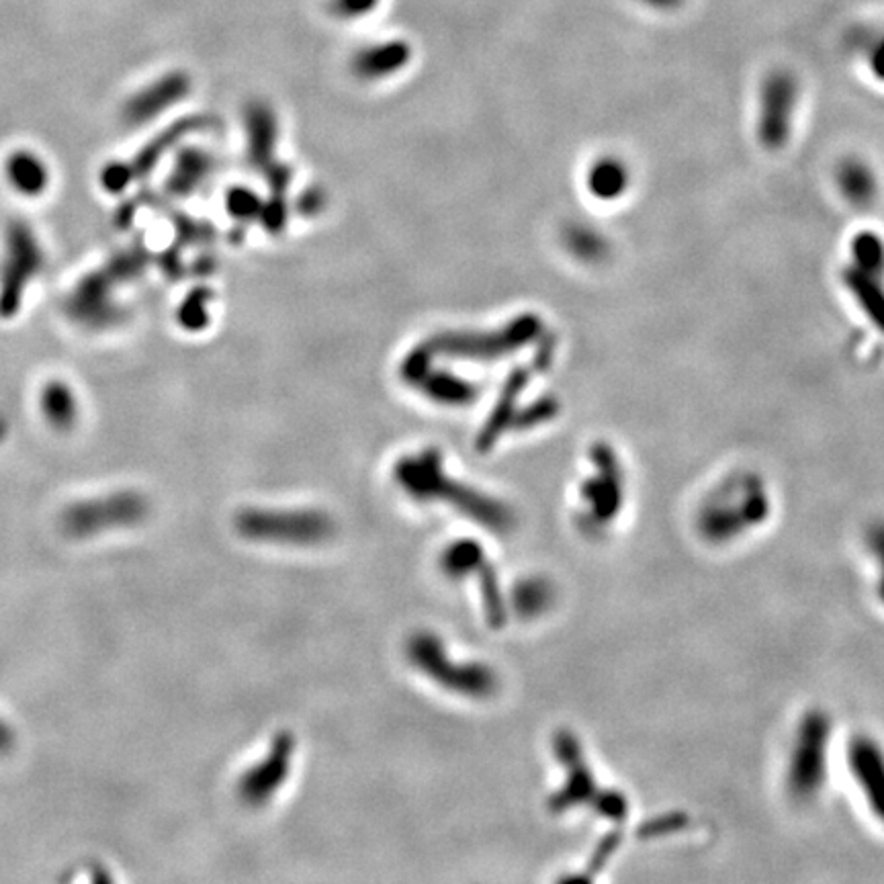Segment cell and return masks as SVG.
I'll use <instances>...</instances> for the list:
<instances>
[{
	"label": "cell",
	"mask_w": 884,
	"mask_h": 884,
	"mask_svg": "<svg viewBox=\"0 0 884 884\" xmlns=\"http://www.w3.org/2000/svg\"><path fill=\"white\" fill-rule=\"evenodd\" d=\"M485 562L487 557L480 543H473L471 538H461L442 553L441 565L446 576L470 577L475 576Z\"/></svg>",
	"instance_id": "14"
},
{
	"label": "cell",
	"mask_w": 884,
	"mask_h": 884,
	"mask_svg": "<svg viewBox=\"0 0 884 884\" xmlns=\"http://www.w3.org/2000/svg\"><path fill=\"white\" fill-rule=\"evenodd\" d=\"M45 265V253L35 229L17 219L4 234L0 256V318L11 320L23 306L29 285L38 279Z\"/></svg>",
	"instance_id": "4"
},
{
	"label": "cell",
	"mask_w": 884,
	"mask_h": 884,
	"mask_svg": "<svg viewBox=\"0 0 884 884\" xmlns=\"http://www.w3.org/2000/svg\"><path fill=\"white\" fill-rule=\"evenodd\" d=\"M40 414L48 429L66 434L79 426L82 403L76 388L68 379H48L38 395Z\"/></svg>",
	"instance_id": "13"
},
{
	"label": "cell",
	"mask_w": 884,
	"mask_h": 884,
	"mask_svg": "<svg viewBox=\"0 0 884 884\" xmlns=\"http://www.w3.org/2000/svg\"><path fill=\"white\" fill-rule=\"evenodd\" d=\"M850 774L871 806L874 818L884 823V751L868 736H857L847 748Z\"/></svg>",
	"instance_id": "11"
},
{
	"label": "cell",
	"mask_w": 884,
	"mask_h": 884,
	"mask_svg": "<svg viewBox=\"0 0 884 884\" xmlns=\"http://www.w3.org/2000/svg\"><path fill=\"white\" fill-rule=\"evenodd\" d=\"M770 514V496L753 477H739L719 485L717 492L698 510L700 535L709 543L723 545L760 526Z\"/></svg>",
	"instance_id": "2"
},
{
	"label": "cell",
	"mask_w": 884,
	"mask_h": 884,
	"mask_svg": "<svg viewBox=\"0 0 884 884\" xmlns=\"http://www.w3.org/2000/svg\"><path fill=\"white\" fill-rule=\"evenodd\" d=\"M295 748L297 741L289 731H281L275 736L268 748L267 758L253 765L250 770H246L238 780V796L241 803L248 806H263L277 794L291 772Z\"/></svg>",
	"instance_id": "10"
},
{
	"label": "cell",
	"mask_w": 884,
	"mask_h": 884,
	"mask_svg": "<svg viewBox=\"0 0 884 884\" xmlns=\"http://www.w3.org/2000/svg\"><path fill=\"white\" fill-rule=\"evenodd\" d=\"M241 536L295 547L320 545L335 535V521L318 510H244L236 518Z\"/></svg>",
	"instance_id": "5"
},
{
	"label": "cell",
	"mask_w": 884,
	"mask_h": 884,
	"mask_svg": "<svg viewBox=\"0 0 884 884\" xmlns=\"http://www.w3.org/2000/svg\"><path fill=\"white\" fill-rule=\"evenodd\" d=\"M830 737V717L821 710L809 712L799 724L787 768V789L794 801L809 803L823 789Z\"/></svg>",
	"instance_id": "7"
},
{
	"label": "cell",
	"mask_w": 884,
	"mask_h": 884,
	"mask_svg": "<svg viewBox=\"0 0 884 884\" xmlns=\"http://www.w3.org/2000/svg\"><path fill=\"white\" fill-rule=\"evenodd\" d=\"M2 175L14 195L23 199H40L52 187V166L33 147H14L2 164Z\"/></svg>",
	"instance_id": "12"
},
{
	"label": "cell",
	"mask_w": 884,
	"mask_h": 884,
	"mask_svg": "<svg viewBox=\"0 0 884 884\" xmlns=\"http://www.w3.org/2000/svg\"><path fill=\"white\" fill-rule=\"evenodd\" d=\"M553 600V588L541 577L523 579L512 592V608L521 617L541 615Z\"/></svg>",
	"instance_id": "15"
},
{
	"label": "cell",
	"mask_w": 884,
	"mask_h": 884,
	"mask_svg": "<svg viewBox=\"0 0 884 884\" xmlns=\"http://www.w3.org/2000/svg\"><path fill=\"white\" fill-rule=\"evenodd\" d=\"M647 7L657 9V11H674L682 4L683 0H641Z\"/></svg>",
	"instance_id": "19"
},
{
	"label": "cell",
	"mask_w": 884,
	"mask_h": 884,
	"mask_svg": "<svg viewBox=\"0 0 884 884\" xmlns=\"http://www.w3.org/2000/svg\"><path fill=\"white\" fill-rule=\"evenodd\" d=\"M146 497L134 492L86 497L62 512V528L72 538H91L111 531L130 528L146 518Z\"/></svg>",
	"instance_id": "8"
},
{
	"label": "cell",
	"mask_w": 884,
	"mask_h": 884,
	"mask_svg": "<svg viewBox=\"0 0 884 884\" xmlns=\"http://www.w3.org/2000/svg\"><path fill=\"white\" fill-rule=\"evenodd\" d=\"M555 755L565 765L567 778L562 789L551 796L549 806L555 813H565L579 804H592L604 818H625L627 803L618 792L600 791L592 768L586 764L584 751L572 733L555 736Z\"/></svg>",
	"instance_id": "6"
},
{
	"label": "cell",
	"mask_w": 884,
	"mask_h": 884,
	"mask_svg": "<svg viewBox=\"0 0 884 884\" xmlns=\"http://www.w3.org/2000/svg\"><path fill=\"white\" fill-rule=\"evenodd\" d=\"M596 477H588L582 485V514L579 523L589 531L604 528L613 523L625 502V477L620 475L617 459L608 451L594 459Z\"/></svg>",
	"instance_id": "9"
},
{
	"label": "cell",
	"mask_w": 884,
	"mask_h": 884,
	"mask_svg": "<svg viewBox=\"0 0 884 884\" xmlns=\"http://www.w3.org/2000/svg\"><path fill=\"white\" fill-rule=\"evenodd\" d=\"M14 748V733L11 724L0 719V755L9 753Z\"/></svg>",
	"instance_id": "18"
},
{
	"label": "cell",
	"mask_w": 884,
	"mask_h": 884,
	"mask_svg": "<svg viewBox=\"0 0 884 884\" xmlns=\"http://www.w3.org/2000/svg\"><path fill=\"white\" fill-rule=\"evenodd\" d=\"M868 545H871L872 555L878 563L881 569V577H878V596L884 604V523H876L871 528L868 535Z\"/></svg>",
	"instance_id": "16"
},
{
	"label": "cell",
	"mask_w": 884,
	"mask_h": 884,
	"mask_svg": "<svg viewBox=\"0 0 884 884\" xmlns=\"http://www.w3.org/2000/svg\"><path fill=\"white\" fill-rule=\"evenodd\" d=\"M405 651L415 670L459 697L487 698L497 690L496 671L483 664H455L441 639L429 630L412 635Z\"/></svg>",
	"instance_id": "3"
},
{
	"label": "cell",
	"mask_w": 884,
	"mask_h": 884,
	"mask_svg": "<svg viewBox=\"0 0 884 884\" xmlns=\"http://www.w3.org/2000/svg\"><path fill=\"white\" fill-rule=\"evenodd\" d=\"M398 483L405 494L415 500H444L471 521L492 533H508L514 528V512L494 497L483 496L477 490L451 482L441 470L439 456H414L398 467Z\"/></svg>",
	"instance_id": "1"
},
{
	"label": "cell",
	"mask_w": 884,
	"mask_h": 884,
	"mask_svg": "<svg viewBox=\"0 0 884 884\" xmlns=\"http://www.w3.org/2000/svg\"><path fill=\"white\" fill-rule=\"evenodd\" d=\"M868 62L876 76L884 79V29L876 31L868 43Z\"/></svg>",
	"instance_id": "17"
}]
</instances>
